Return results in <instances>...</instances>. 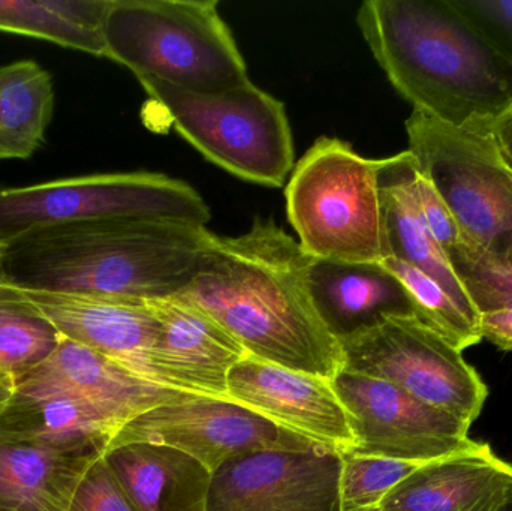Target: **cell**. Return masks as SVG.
<instances>
[{
  "label": "cell",
  "mask_w": 512,
  "mask_h": 511,
  "mask_svg": "<svg viewBox=\"0 0 512 511\" xmlns=\"http://www.w3.org/2000/svg\"><path fill=\"white\" fill-rule=\"evenodd\" d=\"M15 392H17V381L6 372L0 371V414L8 407Z\"/></svg>",
  "instance_id": "obj_34"
},
{
  "label": "cell",
  "mask_w": 512,
  "mask_h": 511,
  "mask_svg": "<svg viewBox=\"0 0 512 511\" xmlns=\"http://www.w3.org/2000/svg\"><path fill=\"white\" fill-rule=\"evenodd\" d=\"M409 152L453 213L466 245L484 257L512 249V168L492 129L456 128L420 111L406 120Z\"/></svg>",
  "instance_id": "obj_7"
},
{
  "label": "cell",
  "mask_w": 512,
  "mask_h": 511,
  "mask_svg": "<svg viewBox=\"0 0 512 511\" xmlns=\"http://www.w3.org/2000/svg\"><path fill=\"white\" fill-rule=\"evenodd\" d=\"M379 191L390 257L405 261L438 282L457 305L480 321L444 249L427 227L417 198L418 168L409 150L381 159Z\"/></svg>",
  "instance_id": "obj_20"
},
{
  "label": "cell",
  "mask_w": 512,
  "mask_h": 511,
  "mask_svg": "<svg viewBox=\"0 0 512 511\" xmlns=\"http://www.w3.org/2000/svg\"><path fill=\"white\" fill-rule=\"evenodd\" d=\"M411 294L418 318L460 351L483 341L480 321L466 314L456 300L429 276L394 257L381 261Z\"/></svg>",
  "instance_id": "obj_26"
},
{
  "label": "cell",
  "mask_w": 512,
  "mask_h": 511,
  "mask_svg": "<svg viewBox=\"0 0 512 511\" xmlns=\"http://www.w3.org/2000/svg\"><path fill=\"white\" fill-rule=\"evenodd\" d=\"M493 511H512V485L508 489L507 494H505V497L502 498L501 503Z\"/></svg>",
  "instance_id": "obj_35"
},
{
  "label": "cell",
  "mask_w": 512,
  "mask_h": 511,
  "mask_svg": "<svg viewBox=\"0 0 512 511\" xmlns=\"http://www.w3.org/2000/svg\"><path fill=\"white\" fill-rule=\"evenodd\" d=\"M107 453L96 441L0 431V511H69L90 468Z\"/></svg>",
  "instance_id": "obj_17"
},
{
  "label": "cell",
  "mask_w": 512,
  "mask_h": 511,
  "mask_svg": "<svg viewBox=\"0 0 512 511\" xmlns=\"http://www.w3.org/2000/svg\"><path fill=\"white\" fill-rule=\"evenodd\" d=\"M447 257L478 314L512 308V249L492 258L457 248Z\"/></svg>",
  "instance_id": "obj_28"
},
{
  "label": "cell",
  "mask_w": 512,
  "mask_h": 511,
  "mask_svg": "<svg viewBox=\"0 0 512 511\" xmlns=\"http://www.w3.org/2000/svg\"><path fill=\"white\" fill-rule=\"evenodd\" d=\"M137 511H209L212 474L195 459L150 444H126L105 453Z\"/></svg>",
  "instance_id": "obj_21"
},
{
  "label": "cell",
  "mask_w": 512,
  "mask_h": 511,
  "mask_svg": "<svg viewBox=\"0 0 512 511\" xmlns=\"http://www.w3.org/2000/svg\"><path fill=\"white\" fill-rule=\"evenodd\" d=\"M357 23L394 89L456 128L492 129L512 108V63L450 0H367Z\"/></svg>",
  "instance_id": "obj_3"
},
{
  "label": "cell",
  "mask_w": 512,
  "mask_h": 511,
  "mask_svg": "<svg viewBox=\"0 0 512 511\" xmlns=\"http://www.w3.org/2000/svg\"><path fill=\"white\" fill-rule=\"evenodd\" d=\"M17 393L72 396L122 426L153 408L197 396L149 383L119 363L63 336L44 362L18 380Z\"/></svg>",
  "instance_id": "obj_16"
},
{
  "label": "cell",
  "mask_w": 512,
  "mask_h": 511,
  "mask_svg": "<svg viewBox=\"0 0 512 511\" xmlns=\"http://www.w3.org/2000/svg\"><path fill=\"white\" fill-rule=\"evenodd\" d=\"M379 162L346 141L321 137L294 165L286 213L309 257L343 263H381L390 257Z\"/></svg>",
  "instance_id": "obj_5"
},
{
  "label": "cell",
  "mask_w": 512,
  "mask_h": 511,
  "mask_svg": "<svg viewBox=\"0 0 512 511\" xmlns=\"http://www.w3.org/2000/svg\"><path fill=\"white\" fill-rule=\"evenodd\" d=\"M53 113L47 69L33 60L0 66V161L32 158L45 144Z\"/></svg>",
  "instance_id": "obj_22"
},
{
  "label": "cell",
  "mask_w": 512,
  "mask_h": 511,
  "mask_svg": "<svg viewBox=\"0 0 512 511\" xmlns=\"http://www.w3.org/2000/svg\"><path fill=\"white\" fill-rule=\"evenodd\" d=\"M164 119L228 173L256 185L279 188L294 168V141L285 105L251 80L218 93L179 89L138 77Z\"/></svg>",
  "instance_id": "obj_6"
},
{
  "label": "cell",
  "mask_w": 512,
  "mask_h": 511,
  "mask_svg": "<svg viewBox=\"0 0 512 511\" xmlns=\"http://www.w3.org/2000/svg\"><path fill=\"white\" fill-rule=\"evenodd\" d=\"M333 384L349 414L352 453L429 464L481 446L471 425L387 381L343 369Z\"/></svg>",
  "instance_id": "obj_11"
},
{
  "label": "cell",
  "mask_w": 512,
  "mask_h": 511,
  "mask_svg": "<svg viewBox=\"0 0 512 511\" xmlns=\"http://www.w3.org/2000/svg\"><path fill=\"white\" fill-rule=\"evenodd\" d=\"M23 291L63 338L165 387L156 366L159 323L149 302Z\"/></svg>",
  "instance_id": "obj_14"
},
{
  "label": "cell",
  "mask_w": 512,
  "mask_h": 511,
  "mask_svg": "<svg viewBox=\"0 0 512 511\" xmlns=\"http://www.w3.org/2000/svg\"><path fill=\"white\" fill-rule=\"evenodd\" d=\"M69 511L137 510L132 506L104 455L84 477Z\"/></svg>",
  "instance_id": "obj_29"
},
{
  "label": "cell",
  "mask_w": 512,
  "mask_h": 511,
  "mask_svg": "<svg viewBox=\"0 0 512 511\" xmlns=\"http://www.w3.org/2000/svg\"><path fill=\"white\" fill-rule=\"evenodd\" d=\"M126 444L177 450L195 459L212 476L227 462L252 453L321 449L236 402L203 396H191L140 414L120 428L107 452Z\"/></svg>",
  "instance_id": "obj_10"
},
{
  "label": "cell",
  "mask_w": 512,
  "mask_h": 511,
  "mask_svg": "<svg viewBox=\"0 0 512 511\" xmlns=\"http://www.w3.org/2000/svg\"><path fill=\"white\" fill-rule=\"evenodd\" d=\"M512 63V0H450Z\"/></svg>",
  "instance_id": "obj_30"
},
{
  "label": "cell",
  "mask_w": 512,
  "mask_h": 511,
  "mask_svg": "<svg viewBox=\"0 0 512 511\" xmlns=\"http://www.w3.org/2000/svg\"><path fill=\"white\" fill-rule=\"evenodd\" d=\"M122 425L81 399L15 392L0 414V431L24 437L96 441L110 446Z\"/></svg>",
  "instance_id": "obj_24"
},
{
  "label": "cell",
  "mask_w": 512,
  "mask_h": 511,
  "mask_svg": "<svg viewBox=\"0 0 512 511\" xmlns=\"http://www.w3.org/2000/svg\"><path fill=\"white\" fill-rule=\"evenodd\" d=\"M481 338L502 351H512V308L480 315Z\"/></svg>",
  "instance_id": "obj_32"
},
{
  "label": "cell",
  "mask_w": 512,
  "mask_h": 511,
  "mask_svg": "<svg viewBox=\"0 0 512 511\" xmlns=\"http://www.w3.org/2000/svg\"><path fill=\"white\" fill-rule=\"evenodd\" d=\"M309 284L319 315L337 339L385 317H418L411 294L382 263L312 258Z\"/></svg>",
  "instance_id": "obj_19"
},
{
  "label": "cell",
  "mask_w": 512,
  "mask_h": 511,
  "mask_svg": "<svg viewBox=\"0 0 512 511\" xmlns=\"http://www.w3.org/2000/svg\"><path fill=\"white\" fill-rule=\"evenodd\" d=\"M417 198L424 221L432 231L436 242L444 249L445 255L453 249L463 248L466 245L465 239L453 213L450 212L438 191L433 188L432 183L420 171L417 176Z\"/></svg>",
  "instance_id": "obj_31"
},
{
  "label": "cell",
  "mask_w": 512,
  "mask_h": 511,
  "mask_svg": "<svg viewBox=\"0 0 512 511\" xmlns=\"http://www.w3.org/2000/svg\"><path fill=\"white\" fill-rule=\"evenodd\" d=\"M340 467L322 449L240 456L213 474L209 511H339Z\"/></svg>",
  "instance_id": "obj_13"
},
{
  "label": "cell",
  "mask_w": 512,
  "mask_h": 511,
  "mask_svg": "<svg viewBox=\"0 0 512 511\" xmlns=\"http://www.w3.org/2000/svg\"><path fill=\"white\" fill-rule=\"evenodd\" d=\"M424 464L348 453L342 456L339 511H376L391 491Z\"/></svg>",
  "instance_id": "obj_27"
},
{
  "label": "cell",
  "mask_w": 512,
  "mask_h": 511,
  "mask_svg": "<svg viewBox=\"0 0 512 511\" xmlns=\"http://www.w3.org/2000/svg\"><path fill=\"white\" fill-rule=\"evenodd\" d=\"M107 59L179 89L218 93L249 81L215 0H111Z\"/></svg>",
  "instance_id": "obj_4"
},
{
  "label": "cell",
  "mask_w": 512,
  "mask_h": 511,
  "mask_svg": "<svg viewBox=\"0 0 512 511\" xmlns=\"http://www.w3.org/2000/svg\"><path fill=\"white\" fill-rule=\"evenodd\" d=\"M492 132L502 156L512 168V108L501 119L496 120L495 125L492 126Z\"/></svg>",
  "instance_id": "obj_33"
},
{
  "label": "cell",
  "mask_w": 512,
  "mask_h": 511,
  "mask_svg": "<svg viewBox=\"0 0 512 511\" xmlns=\"http://www.w3.org/2000/svg\"><path fill=\"white\" fill-rule=\"evenodd\" d=\"M345 371L387 381L472 426L489 389L463 351L418 317H385L339 338Z\"/></svg>",
  "instance_id": "obj_9"
},
{
  "label": "cell",
  "mask_w": 512,
  "mask_h": 511,
  "mask_svg": "<svg viewBox=\"0 0 512 511\" xmlns=\"http://www.w3.org/2000/svg\"><path fill=\"white\" fill-rule=\"evenodd\" d=\"M6 249H8V246L2 245V243H0V264H2L3 257H5Z\"/></svg>",
  "instance_id": "obj_36"
},
{
  "label": "cell",
  "mask_w": 512,
  "mask_h": 511,
  "mask_svg": "<svg viewBox=\"0 0 512 511\" xmlns=\"http://www.w3.org/2000/svg\"><path fill=\"white\" fill-rule=\"evenodd\" d=\"M149 305L159 323L156 366L164 386L230 401L228 375L249 356L245 347L218 321L179 294L149 300Z\"/></svg>",
  "instance_id": "obj_15"
},
{
  "label": "cell",
  "mask_w": 512,
  "mask_h": 511,
  "mask_svg": "<svg viewBox=\"0 0 512 511\" xmlns=\"http://www.w3.org/2000/svg\"><path fill=\"white\" fill-rule=\"evenodd\" d=\"M310 260L273 219L255 218L242 236H216L191 284L177 294L251 356L334 381L345 356L313 302Z\"/></svg>",
  "instance_id": "obj_1"
},
{
  "label": "cell",
  "mask_w": 512,
  "mask_h": 511,
  "mask_svg": "<svg viewBox=\"0 0 512 511\" xmlns=\"http://www.w3.org/2000/svg\"><path fill=\"white\" fill-rule=\"evenodd\" d=\"M111 0H0V32L44 39L107 57L104 23Z\"/></svg>",
  "instance_id": "obj_23"
},
{
  "label": "cell",
  "mask_w": 512,
  "mask_h": 511,
  "mask_svg": "<svg viewBox=\"0 0 512 511\" xmlns=\"http://www.w3.org/2000/svg\"><path fill=\"white\" fill-rule=\"evenodd\" d=\"M60 338L24 291L0 275V371L18 383L56 350Z\"/></svg>",
  "instance_id": "obj_25"
},
{
  "label": "cell",
  "mask_w": 512,
  "mask_h": 511,
  "mask_svg": "<svg viewBox=\"0 0 512 511\" xmlns=\"http://www.w3.org/2000/svg\"><path fill=\"white\" fill-rule=\"evenodd\" d=\"M228 398L262 419L336 455L355 447L345 405L333 381L251 356L228 375Z\"/></svg>",
  "instance_id": "obj_12"
},
{
  "label": "cell",
  "mask_w": 512,
  "mask_h": 511,
  "mask_svg": "<svg viewBox=\"0 0 512 511\" xmlns=\"http://www.w3.org/2000/svg\"><path fill=\"white\" fill-rule=\"evenodd\" d=\"M215 239L189 219L78 222L15 240L0 275L20 290L149 302L185 290Z\"/></svg>",
  "instance_id": "obj_2"
},
{
  "label": "cell",
  "mask_w": 512,
  "mask_h": 511,
  "mask_svg": "<svg viewBox=\"0 0 512 511\" xmlns=\"http://www.w3.org/2000/svg\"><path fill=\"white\" fill-rule=\"evenodd\" d=\"M512 485V464L489 444L421 465L376 511H493Z\"/></svg>",
  "instance_id": "obj_18"
},
{
  "label": "cell",
  "mask_w": 512,
  "mask_h": 511,
  "mask_svg": "<svg viewBox=\"0 0 512 511\" xmlns=\"http://www.w3.org/2000/svg\"><path fill=\"white\" fill-rule=\"evenodd\" d=\"M179 218L207 225L210 209L182 180L159 173L93 174L0 189V243L78 222Z\"/></svg>",
  "instance_id": "obj_8"
}]
</instances>
